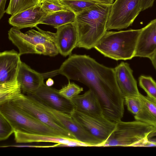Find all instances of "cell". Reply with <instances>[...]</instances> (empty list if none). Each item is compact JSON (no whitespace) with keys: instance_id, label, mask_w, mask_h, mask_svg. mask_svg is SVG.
Returning <instances> with one entry per match:
<instances>
[{"instance_id":"1","label":"cell","mask_w":156,"mask_h":156,"mask_svg":"<svg viewBox=\"0 0 156 156\" xmlns=\"http://www.w3.org/2000/svg\"><path fill=\"white\" fill-rule=\"evenodd\" d=\"M58 74L87 86L97 97L104 116L115 123L121 120L124 97L117 83L114 69L86 55L73 54L58 69Z\"/></svg>"},{"instance_id":"2","label":"cell","mask_w":156,"mask_h":156,"mask_svg":"<svg viewBox=\"0 0 156 156\" xmlns=\"http://www.w3.org/2000/svg\"><path fill=\"white\" fill-rule=\"evenodd\" d=\"M111 5L97 3L76 15L74 23L78 33L76 47L90 49L106 30Z\"/></svg>"},{"instance_id":"3","label":"cell","mask_w":156,"mask_h":156,"mask_svg":"<svg viewBox=\"0 0 156 156\" xmlns=\"http://www.w3.org/2000/svg\"><path fill=\"white\" fill-rule=\"evenodd\" d=\"M35 27L37 31L31 29L25 33L13 27L8 31L9 39L18 48L20 55L36 54L54 56L59 53L56 33Z\"/></svg>"},{"instance_id":"4","label":"cell","mask_w":156,"mask_h":156,"mask_svg":"<svg viewBox=\"0 0 156 156\" xmlns=\"http://www.w3.org/2000/svg\"><path fill=\"white\" fill-rule=\"evenodd\" d=\"M141 29L119 31H106L94 47L105 56L117 61L134 57Z\"/></svg>"},{"instance_id":"5","label":"cell","mask_w":156,"mask_h":156,"mask_svg":"<svg viewBox=\"0 0 156 156\" xmlns=\"http://www.w3.org/2000/svg\"><path fill=\"white\" fill-rule=\"evenodd\" d=\"M156 128L136 120H121L116 123L115 129L103 146L141 147L147 136Z\"/></svg>"},{"instance_id":"6","label":"cell","mask_w":156,"mask_h":156,"mask_svg":"<svg viewBox=\"0 0 156 156\" xmlns=\"http://www.w3.org/2000/svg\"><path fill=\"white\" fill-rule=\"evenodd\" d=\"M0 114L8 121L15 131L65 138L57 131L20 110L10 101L0 105Z\"/></svg>"},{"instance_id":"7","label":"cell","mask_w":156,"mask_h":156,"mask_svg":"<svg viewBox=\"0 0 156 156\" xmlns=\"http://www.w3.org/2000/svg\"><path fill=\"white\" fill-rule=\"evenodd\" d=\"M9 101L29 115L55 130L64 138L78 142L74 137L41 107L31 96L22 93L17 98Z\"/></svg>"},{"instance_id":"8","label":"cell","mask_w":156,"mask_h":156,"mask_svg":"<svg viewBox=\"0 0 156 156\" xmlns=\"http://www.w3.org/2000/svg\"><path fill=\"white\" fill-rule=\"evenodd\" d=\"M141 11V0H115L111 5L107 30L127 28Z\"/></svg>"},{"instance_id":"9","label":"cell","mask_w":156,"mask_h":156,"mask_svg":"<svg viewBox=\"0 0 156 156\" xmlns=\"http://www.w3.org/2000/svg\"><path fill=\"white\" fill-rule=\"evenodd\" d=\"M70 115L87 132L100 141L102 146L116 126V123L109 120L103 115L86 114L75 109Z\"/></svg>"},{"instance_id":"10","label":"cell","mask_w":156,"mask_h":156,"mask_svg":"<svg viewBox=\"0 0 156 156\" xmlns=\"http://www.w3.org/2000/svg\"><path fill=\"white\" fill-rule=\"evenodd\" d=\"M37 101L69 132L78 143L88 146H101V142L87 132L71 115L58 111Z\"/></svg>"},{"instance_id":"11","label":"cell","mask_w":156,"mask_h":156,"mask_svg":"<svg viewBox=\"0 0 156 156\" xmlns=\"http://www.w3.org/2000/svg\"><path fill=\"white\" fill-rule=\"evenodd\" d=\"M42 104L58 111L71 115L75 109L71 100L65 98L58 90L43 83L33 93L29 94Z\"/></svg>"},{"instance_id":"12","label":"cell","mask_w":156,"mask_h":156,"mask_svg":"<svg viewBox=\"0 0 156 156\" xmlns=\"http://www.w3.org/2000/svg\"><path fill=\"white\" fill-rule=\"evenodd\" d=\"M58 74L57 69L45 73H40L21 62L16 79L21 85L22 93L30 94L43 83L44 79Z\"/></svg>"},{"instance_id":"13","label":"cell","mask_w":156,"mask_h":156,"mask_svg":"<svg viewBox=\"0 0 156 156\" xmlns=\"http://www.w3.org/2000/svg\"><path fill=\"white\" fill-rule=\"evenodd\" d=\"M156 52V19L141 29L135 49L134 57L150 59Z\"/></svg>"},{"instance_id":"14","label":"cell","mask_w":156,"mask_h":156,"mask_svg":"<svg viewBox=\"0 0 156 156\" xmlns=\"http://www.w3.org/2000/svg\"><path fill=\"white\" fill-rule=\"evenodd\" d=\"M56 29V44L59 53L65 57L70 55L78 42V33L74 23L66 24Z\"/></svg>"},{"instance_id":"15","label":"cell","mask_w":156,"mask_h":156,"mask_svg":"<svg viewBox=\"0 0 156 156\" xmlns=\"http://www.w3.org/2000/svg\"><path fill=\"white\" fill-rule=\"evenodd\" d=\"M19 53L13 49L0 53V83L14 80L22 61Z\"/></svg>"},{"instance_id":"16","label":"cell","mask_w":156,"mask_h":156,"mask_svg":"<svg viewBox=\"0 0 156 156\" xmlns=\"http://www.w3.org/2000/svg\"><path fill=\"white\" fill-rule=\"evenodd\" d=\"M114 69L117 83L124 97L139 96L140 93L129 64L122 62Z\"/></svg>"},{"instance_id":"17","label":"cell","mask_w":156,"mask_h":156,"mask_svg":"<svg viewBox=\"0 0 156 156\" xmlns=\"http://www.w3.org/2000/svg\"><path fill=\"white\" fill-rule=\"evenodd\" d=\"M42 9L41 3L12 16L9 19L10 25L19 29L35 27L48 15Z\"/></svg>"},{"instance_id":"18","label":"cell","mask_w":156,"mask_h":156,"mask_svg":"<svg viewBox=\"0 0 156 156\" xmlns=\"http://www.w3.org/2000/svg\"><path fill=\"white\" fill-rule=\"evenodd\" d=\"M75 109L86 114L103 115L100 102L94 92L90 89L81 95H78L72 100Z\"/></svg>"},{"instance_id":"19","label":"cell","mask_w":156,"mask_h":156,"mask_svg":"<svg viewBox=\"0 0 156 156\" xmlns=\"http://www.w3.org/2000/svg\"><path fill=\"white\" fill-rule=\"evenodd\" d=\"M14 139L17 143L35 142H51L62 144V146H69L75 142L66 138L44 135L31 134L15 131Z\"/></svg>"},{"instance_id":"20","label":"cell","mask_w":156,"mask_h":156,"mask_svg":"<svg viewBox=\"0 0 156 156\" xmlns=\"http://www.w3.org/2000/svg\"><path fill=\"white\" fill-rule=\"evenodd\" d=\"M139 96L142 101L143 107L141 111L135 115V119L156 128V100L140 93Z\"/></svg>"},{"instance_id":"21","label":"cell","mask_w":156,"mask_h":156,"mask_svg":"<svg viewBox=\"0 0 156 156\" xmlns=\"http://www.w3.org/2000/svg\"><path fill=\"white\" fill-rule=\"evenodd\" d=\"M76 14L70 10L61 11L48 14L42 20L40 24L52 26L55 28L73 22Z\"/></svg>"},{"instance_id":"22","label":"cell","mask_w":156,"mask_h":156,"mask_svg":"<svg viewBox=\"0 0 156 156\" xmlns=\"http://www.w3.org/2000/svg\"><path fill=\"white\" fill-rule=\"evenodd\" d=\"M20 84L16 79L9 82L0 83V105L12 101L22 93Z\"/></svg>"},{"instance_id":"23","label":"cell","mask_w":156,"mask_h":156,"mask_svg":"<svg viewBox=\"0 0 156 156\" xmlns=\"http://www.w3.org/2000/svg\"><path fill=\"white\" fill-rule=\"evenodd\" d=\"M41 0H10L5 12L12 16L41 3Z\"/></svg>"},{"instance_id":"24","label":"cell","mask_w":156,"mask_h":156,"mask_svg":"<svg viewBox=\"0 0 156 156\" xmlns=\"http://www.w3.org/2000/svg\"><path fill=\"white\" fill-rule=\"evenodd\" d=\"M68 9L76 15L90 8L97 3L88 0H60Z\"/></svg>"},{"instance_id":"25","label":"cell","mask_w":156,"mask_h":156,"mask_svg":"<svg viewBox=\"0 0 156 156\" xmlns=\"http://www.w3.org/2000/svg\"><path fill=\"white\" fill-rule=\"evenodd\" d=\"M140 87L147 93V96L156 100V82L151 76H141L139 79Z\"/></svg>"},{"instance_id":"26","label":"cell","mask_w":156,"mask_h":156,"mask_svg":"<svg viewBox=\"0 0 156 156\" xmlns=\"http://www.w3.org/2000/svg\"><path fill=\"white\" fill-rule=\"evenodd\" d=\"M41 5L44 11L48 14L61 11L70 10L60 0H41Z\"/></svg>"},{"instance_id":"27","label":"cell","mask_w":156,"mask_h":156,"mask_svg":"<svg viewBox=\"0 0 156 156\" xmlns=\"http://www.w3.org/2000/svg\"><path fill=\"white\" fill-rule=\"evenodd\" d=\"M83 90L82 87H80L74 83H70L69 80L68 83L63 86L58 91L65 98L71 100Z\"/></svg>"},{"instance_id":"28","label":"cell","mask_w":156,"mask_h":156,"mask_svg":"<svg viewBox=\"0 0 156 156\" xmlns=\"http://www.w3.org/2000/svg\"><path fill=\"white\" fill-rule=\"evenodd\" d=\"M124 102L128 110L135 115L139 113L142 109L143 103L139 96L125 97Z\"/></svg>"},{"instance_id":"29","label":"cell","mask_w":156,"mask_h":156,"mask_svg":"<svg viewBox=\"0 0 156 156\" xmlns=\"http://www.w3.org/2000/svg\"><path fill=\"white\" fill-rule=\"evenodd\" d=\"M14 131L8 121L0 114V140L7 139Z\"/></svg>"},{"instance_id":"30","label":"cell","mask_w":156,"mask_h":156,"mask_svg":"<svg viewBox=\"0 0 156 156\" xmlns=\"http://www.w3.org/2000/svg\"><path fill=\"white\" fill-rule=\"evenodd\" d=\"M154 0H141L142 11L151 7Z\"/></svg>"},{"instance_id":"31","label":"cell","mask_w":156,"mask_h":156,"mask_svg":"<svg viewBox=\"0 0 156 156\" xmlns=\"http://www.w3.org/2000/svg\"><path fill=\"white\" fill-rule=\"evenodd\" d=\"M7 0H0V19L3 16L5 13V7Z\"/></svg>"},{"instance_id":"32","label":"cell","mask_w":156,"mask_h":156,"mask_svg":"<svg viewBox=\"0 0 156 156\" xmlns=\"http://www.w3.org/2000/svg\"><path fill=\"white\" fill-rule=\"evenodd\" d=\"M95 2L97 3H101L107 5H111L114 0H88Z\"/></svg>"},{"instance_id":"33","label":"cell","mask_w":156,"mask_h":156,"mask_svg":"<svg viewBox=\"0 0 156 156\" xmlns=\"http://www.w3.org/2000/svg\"><path fill=\"white\" fill-rule=\"evenodd\" d=\"M149 147H156V138L148 139Z\"/></svg>"},{"instance_id":"34","label":"cell","mask_w":156,"mask_h":156,"mask_svg":"<svg viewBox=\"0 0 156 156\" xmlns=\"http://www.w3.org/2000/svg\"><path fill=\"white\" fill-rule=\"evenodd\" d=\"M150 59L156 70V52L153 55Z\"/></svg>"},{"instance_id":"35","label":"cell","mask_w":156,"mask_h":156,"mask_svg":"<svg viewBox=\"0 0 156 156\" xmlns=\"http://www.w3.org/2000/svg\"><path fill=\"white\" fill-rule=\"evenodd\" d=\"M54 83V82L53 80L51 78H49L46 81V84L48 86L51 87Z\"/></svg>"},{"instance_id":"36","label":"cell","mask_w":156,"mask_h":156,"mask_svg":"<svg viewBox=\"0 0 156 156\" xmlns=\"http://www.w3.org/2000/svg\"><path fill=\"white\" fill-rule=\"evenodd\" d=\"M155 137H156V129L149 134L147 138L149 139Z\"/></svg>"}]
</instances>
